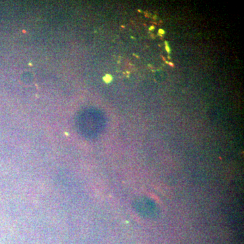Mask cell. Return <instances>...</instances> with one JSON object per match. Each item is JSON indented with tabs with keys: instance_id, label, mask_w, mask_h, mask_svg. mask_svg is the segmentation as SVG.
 Segmentation results:
<instances>
[{
	"instance_id": "cell-1",
	"label": "cell",
	"mask_w": 244,
	"mask_h": 244,
	"mask_svg": "<svg viewBox=\"0 0 244 244\" xmlns=\"http://www.w3.org/2000/svg\"><path fill=\"white\" fill-rule=\"evenodd\" d=\"M104 80L106 82H107V83H109V82L111 80V77H110L109 75H106V77H104Z\"/></svg>"
}]
</instances>
